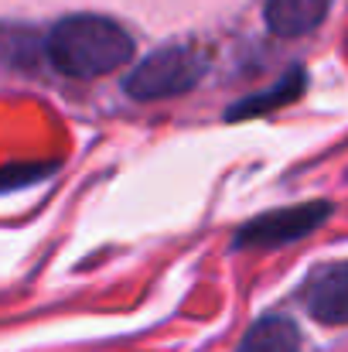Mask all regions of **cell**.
Listing matches in <instances>:
<instances>
[{
  "label": "cell",
  "mask_w": 348,
  "mask_h": 352,
  "mask_svg": "<svg viewBox=\"0 0 348 352\" xmlns=\"http://www.w3.org/2000/svg\"><path fill=\"white\" fill-rule=\"evenodd\" d=\"M48 58L72 79H96L133 58V38L110 17L76 14L51 28Z\"/></svg>",
  "instance_id": "1"
},
{
  "label": "cell",
  "mask_w": 348,
  "mask_h": 352,
  "mask_svg": "<svg viewBox=\"0 0 348 352\" xmlns=\"http://www.w3.org/2000/svg\"><path fill=\"white\" fill-rule=\"evenodd\" d=\"M205 52L192 45H171L154 55H147L123 82V89L137 100H161V96H178L188 93L202 76H205Z\"/></svg>",
  "instance_id": "2"
},
{
  "label": "cell",
  "mask_w": 348,
  "mask_h": 352,
  "mask_svg": "<svg viewBox=\"0 0 348 352\" xmlns=\"http://www.w3.org/2000/svg\"><path fill=\"white\" fill-rule=\"evenodd\" d=\"M332 216L328 202H308V206H294V209H280L270 216L253 219L242 233L235 236L239 246H280V243H294L301 236L314 233L325 219Z\"/></svg>",
  "instance_id": "3"
},
{
  "label": "cell",
  "mask_w": 348,
  "mask_h": 352,
  "mask_svg": "<svg viewBox=\"0 0 348 352\" xmlns=\"http://www.w3.org/2000/svg\"><path fill=\"white\" fill-rule=\"evenodd\" d=\"M304 305L311 318L325 325H348V260L311 274L304 287Z\"/></svg>",
  "instance_id": "4"
},
{
  "label": "cell",
  "mask_w": 348,
  "mask_h": 352,
  "mask_svg": "<svg viewBox=\"0 0 348 352\" xmlns=\"http://www.w3.org/2000/svg\"><path fill=\"white\" fill-rule=\"evenodd\" d=\"M328 7H332V0H266L263 17L273 34L301 38V34H311L325 21Z\"/></svg>",
  "instance_id": "5"
},
{
  "label": "cell",
  "mask_w": 348,
  "mask_h": 352,
  "mask_svg": "<svg viewBox=\"0 0 348 352\" xmlns=\"http://www.w3.org/2000/svg\"><path fill=\"white\" fill-rule=\"evenodd\" d=\"M235 352H301V332L290 318H259L239 342Z\"/></svg>",
  "instance_id": "6"
},
{
  "label": "cell",
  "mask_w": 348,
  "mask_h": 352,
  "mask_svg": "<svg viewBox=\"0 0 348 352\" xmlns=\"http://www.w3.org/2000/svg\"><path fill=\"white\" fill-rule=\"evenodd\" d=\"M301 89H304V69H294L287 79H280L270 93H263V96H256V100H249V103H239V107H232V117H256V113H266V110H273V107H283V103H290V100H297L301 96Z\"/></svg>",
  "instance_id": "7"
}]
</instances>
